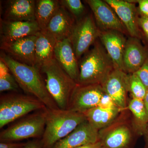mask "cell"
Returning <instances> with one entry per match:
<instances>
[{
	"label": "cell",
	"mask_w": 148,
	"mask_h": 148,
	"mask_svg": "<svg viewBox=\"0 0 148 148\" xmlns=\"http://www.w3.org/2000/svg\"><path fill=\"white\" fill-rule=\"evenodd\" d=\"M0 60L8 66L24 93L36 98L48 109H59L48 91L40 69L20 63L3 52L1 53Z\"/></svg>",
	"instance_id": "obj_1"
},
{
	"label": "cell",
	"mask_w": 148,
	"mask_h": 148,
	"mask_svg": "<svg viewBox=\"0 0 148 148\" xmlns=\"http://www.w3.org/2000/svg\"><path fill=\"white\" fill-rule=\"evenodd\" d=\"M141 136L132 114L127 109L121 112L113 121L99 130L102 148H134Z\"/></svg>",
	"instance_id": "obj_2"
},
{
	"label": "cell",
	"mask_w": 148,
	"mask_h": 148,
	"mask_svg": "<svg viewBox=\"0 0 148 148\" xmlns=\"http://www.w3.org/2000/svg\"><path fill=\"white\" fill-rule=\"evenodd\" d=\"M84 114L69 110L47 109L45 130L41 138L42 148H51L86 121Z\"/></svg>",
	"instance_id": "obj_3"
},
{
	"label": "cell",
	"mask_w": 148,
	"mask_h": 148,
	"mask_svg": "<svg viewBox=\"0 0 148 148\" xmlns=\"http://www.w3.org/2000/svg\"><path fill=\"white\" fill-rule=\"evenodd\" d=\"M77 84H100L113 71V63L105 48L96 42L86 53L79 64Z\"/></svg>",
	"instance_id": "obj_4"
},
{
	"label": "cell",
	"mask_w": 148,
	"mask_h": 148,
	"mask_svg": "<svg viewBox=\"0 0 148 148\" xmlns=\"http://www.w3.org/2000/svg\"><path fill=\"white\" fill-rule=\"evenodd\" d=\"M40 71L46 75L47 88L58 108L68 110L76 82L61 68L54 58L45 62Z\"/></svg>",
	"instance_id": "obj_5"
},
{
	"label": "cell",
	"mask_w": 148,
	"mask_h": 148,
	"mask_svg": "<svg viewBox=\"0 0 148 148\" xmlns=\"http://www.w3.org/2000/svg\"><path fill=\"white\" fill-rule=\"evenodd\" d=\"M47 109L36 98L16 92L1 95L0 128L33 112Z\"/></svg>",
	"instance_id": "obj_6"
},
{
	"label": "cell",
	"mask_w": 148,
	"mask_h": 148,
	"mask_svg": "<svg viewBox=\"0 0 148 148\" xmlns=\"http://www.w3.org/2000/svg\"><path fill=\"white\" fill-rule=\"evenodd\" d=\"M47 108L27 115L0 133L1 142H15L35 138L41 139L45 130Z\"/></svg>",
	"instance_id": "obj_7"
},
{
	"label": "cell",
	"mask_w": 148,
	"mask_h": 148,
	"mask_svg": "<svg viewBox=\"0 0 148 148\" xmlns=\"http://www.w3.org/2000/svg\"><path fill=\"white\" fill-rule=\"evenodd\" d=\"M101 30L91 15L84 16L76 22L69 39L77 60L87 52L90 46L99 38Z\"/></svg>",
	"instance_id": "obj_8"
},
{
	"label": "cell",
	"mask_w": 148,
	"mask_h": 148,
	"mask_svg": "<svg viewBox=\"0 0 148 148\" xmlns=\"http://www.w3.org/2000/svg\"><path fill=\"white\" fill-rule=\"evenodd\" d=\"M100 84H77L70 99L68 110L84 114L97 107L105 94Z\"/></svg>",
	"instance_id": "obj_9"
},
{
	"label": "cell",
	"mask_w": 148,
	"mask_h": 148,
	"mask_svg": "<svg viewBox=\"0 0 148 148\" xmlns=\"http://www.w3.org/2000/svg\"><path fill=\"white\" fill-rule=\"evenodd\" d=\"M85 1L92 10L95 23L101 31L114 30L124 34L127 33L114 11L105 1L86 0Z\"/></svg>",
	"instance_id": "obj_10"
},
{
	"label": "cell",
	"mask_w": 148,
	"mask_h": 148,
	"mask_svg": "<svg viewBox=\"0 0 148 148\" xmlns=\"http://www.w3.org/2000/svg\"><path fill=\"white\" fill-rule=\"evenodd\" d=\"M36 34L9 42H1L0 48L3 52L14 60L35 66Z\"/></svg>",
	"instance_id": "obj_11"
},
{
	"label": "cell",
	"mask_w": 148,
	"mask_h": 148,
	"mask_svg": "<svg viewBox=\"0 0 148 148\" xmlns=\"http://www.w3.org/2000/svg\"><path fill=\"white\" fill-rule=\"evenodd\" d=\"M127 74L123 71L114 69L101 84L105 93L112 99L121 111L127 108Z\"/></svg>",
	"instance_id": "obj_12"
},
{
	"label": "cell",
	"mask_w": 148,
	"mask_h": 148,
	"mask_svg": "<svg viewBox=\"0 0 148 148\" xmlns=\"http://www.w3.org/2000/svg\"><path fill=\"white\" fill-rule=\"evenodd\" d=\"M99 130L87 120L56 143L51 148H75L99 142Z\"/></svg>",
	"instance_id": "obj_13"
},
{
	"label": "cell",
	"mask_w": 148,
	"mask_h": 148,
	"mask_svg": "<svg viewBox=\"0 0 148 148\" xmlns=\"http://www.w3.org/2000/svg\"><path fill=\"white\" fill-rule=\"evenodd\" d=\"M116 14L130 37L141 38L138 22L137 9L130 1L106 0Z\"/></svg>",
	"instance_id": "obj_14"
},
{
	"label": "cell",
	"mask_w": 148,
	"mask_h": 148,
	"mask_svg": "<svg viewBox=\"0 0 148 148\" xmlns=\"http://www.w3.org/2000/svg\"><path fill=\"white\" fill-rule=\"evenodd\" d=\"M54 58L61 68L77 83L79 76V64L69 38L57 41Z\"/></svg>",
	"instance_id": "obj_15"
},
{
	"label": "cell",
	"mask_w": 148,
	"mask_h": 148,
	"mask_svg": "<svg viewBox=\"0 0 148 148\" xmlns=\"http://www.w3.org/2000/svg\"><path fill=\"white\" fill-rule=\"evenodd\" d=\"M99 38L112 61L114 69L123 71V59L127 40L124 34L114 30L101 31Z\"/></svg>",
	"instance_id": "obj_16"
},
{
	"label": "cell",
	"mask_w": 148,
	"mask_h": 148,
	"mask_svg": "<svg viewBox=\"0 0 148 148\" xmlns=\"http://www.w3.org/2000/svg\"><path fill=\"white\" fill-rule=\"evenodd\" d=\"M148 57L147 51L139 38L130 37L125 47L123 71L127 74L135 73L143 66Z\"/></svg>",
	"instance_id": "obj_17"
},
{
	"label": "cell",
	"mask_w": 148,
	"mask_h": 148,
	"mask_svg": "<svg viewBox=\"0 0 148 148\" xmlns=\"http://www.w3.org/2000/svg\"><path fill=\"white\" fill-rule=\"evenodd\" d=\"M40 29L36 21H10L1 19V42L36 34Z\"/></svg>",
	"instance_id": "obj_18"
},
{
	"label": "cell",
	"mask_w": 148,
	"mask_h": 148,
	"mask_svg": "<svg viewBox=\"0 0 148 148\" xmlns=\"http://www.w3.org/2000/svg\"><path fill=\"white\" fill-rule=\"evenodd\" d=\"M36 2L34 0L8 1L3 19L10 21H35Z\"/></svg>",
	"instance_id": "obj_19"
},
{
	"label": "cell",
	"mask_w": 148,
	"mask_h": 148,
	"mask_svg": "<svg viewBox=\"0 0 148 148\" xmlns=\"http://www.w3.org/2000/svg\"><path fill=\"white\" fill-rule=\"evenodd\" d=\"M75 24L73 16L61 5L45 30L57 41L69 38Z\"/></svg>",
	"instance_id": "obj_20"
},
{
	"label": "cell",
	"mask_w": 148,
	"mask_h": 148,
	"mask_svg": "<svg viewBox=\"0 0 148 148\" xmlns=\"http://www.w3.org/2000/svg\"><path fill=\"white\" fill-rule=\"evenodd\" d=\"M36 36L35 66L40 70L45 62L54 58V49L58 41L46 30L40 31Z\"/></svg>",
	"instance_id": "obj_21"
},
{
	"label": "cell",
	"mask_w": 148,
	"mask_h": 148,
	"mask_svg": "<svg viewBox=\"0 0 148 148\" xmlns=\"http://www.w3.org/2000/svg\"><path fill=\"white\" fill-rule=\"evenodd\" d=\"M121 111L118 108L106 109L97 106L86 111L84 114L89 123L99 130L113 121Z\"/></svg>",
	"instance_id": "obj_22"
},
{
	"label": "cell",
	"mask_w": 148,
	"mask_h": 148,
	"mask_svg": "<svg viewBox=\"0 0 148 148\" xmlns=\"http://www.w3.org/2000/svg\"><path fill=\"white\" fill-rule=\"evenodd\" d=\"M61 6L57 0L36 1L35 18L40 31H45L51 18Z\"/></svg>",
	"instance_id": "obj_23"
},
{
	"label": "cell",
	"mask_w": 148,
	"mask_h": 148,
	"mask_svg": "<svg viewBox=\"0 0 148 148\" xmlns=\"http://www.w3.org/2000/svg\"><path fill=\"white\" fill-rule=\"evenodd\" d=\"M125 109L132 114L135 126L140 135H144L148 125V116L143 100L132 98Z\"/></svg>",
	"instance_id": "obj_24"
},
{
	"label": "cell",
	"mask_w": 148,
	"mask_h": 148,
	"mask_svg": "<svg viewBox=\"0 0 148 148\" xmlns=\"http://www.w3.org/2000/svg\"><path fill=\"white\" fill-rule=\"evenodd\" d=\"M127 87L132 98L144 100L147 89L135 73L127 74Z\"/></svg>",
	"instance_id": "obj_25"
},
{
	"label": "cell",
	"mask_w": 148,
	"mask_h": 148,
	"mask_svg": "<svg viewBox=\"0 0 148 148\" xmlns=\"http://www.w3.org/2000/svg\"><path fill=\"white\" fill-rule=\"evenodd\" d=\"M59 1L74 18H79L84 13L85 8L80 0H61Z\"/></svg>",
	"instance_id": "obj_26"
},
{
	"label": "cell",
	"mask_w": 148,
	"mask_h": 148,
	"mask_svg": "<svg viewBox=\"0 0 148 148\" xmlns=\"http://www.w3.org/2000/svg\"><path fill=\"white\" fill-rule=\"evenodd\" d=\"M16 79L11 73L0 77V92L11 91L18 92L20 89Z\"/></svg>",
	"instance_id": "obj_27"
},
{
	"label": "cell",
	"mask_w": 148,
	"mask_h": 148,
	"mask_svg": "<svg viewBox=\"0 0 148 148\" xmlns=\"http://www.w3.org/2000/svg\"><path fill=\"white\" fill-rule=\"evenodd\" d=\"M135 73L139 78L147 89H148V57L145 63Z\"/></svg>",
	"instance_id": "obj_28"
},
{
	"label": "cell",
	"mask_w": 148,
	"mask_h": 148,
	"mask_svg": "<svg viewBox=\"0 0 148 148\" xmlns=\"http://www.w3.org/2000/svg\"><path fill=\"white\" fill-rule=\"evenodd\" d=\"M98 107L103 109H110L118 108L112 98L105 93L99 102Z\"/></svg>",
	"instance_id": "obj_29"
},
{
	"label": "cell",
	"mask_w": 148,
	"mask_h": 148,
	"mask_svg": "<svg viewBox=\"0 0 148 148\" xmlns=\"http://www.w3.org/2000/svg\"><path fill=\"white\" fill-rule=\"evenodd\" d=\"M138 3V11L141 16L148 17V0L136 1Z\"/></svg>",
	"instance_id": "obj_30"
},
{
	"label": "cell",
	"mask_w": 148,
	"mask_h": 148,
	"mask_svg": "<svg viewBox=\"0 0 148 148\" xmlns=\"http://www.w3.org/2000/svg\"><path fill=\"white\" fill-rule=\"evenodd\" d=\"M138 22L139 27L143 30L148 41V17H138Z\"/></svg>",
	"instance_id": "obj_31"
},
{
	"label": "cell",
	"mask_w": 148,
	"mask_h": 148,
	"mask_svg": "<svg viewBox=\"0 0 148 148\" xmlns=\"http://www.w3.org/2000/svg\"><path fill=\"white\" fill-rule=\"evenodd\" d=\"M27 143L1 142L0 148H25Z\"/></svg>",
	"instance_id": "obj_32"
},
{
	"label": "cell",
	"mask_w": 148,
	"mask_h": 148,
	"mask_svg": "<svg viewBox=\"0 0 148 148\" xmlns=\"http://www.w3.org/2000/svg\"><path fill=\"white\" fill-rule=\"evenodd\" d=\"M25 148H42L41 139H36L27 143Z\"/></svg>",
	"instance_id": "obj_33"
},
{
	"label": "cell",
	"mask_w": 148,
	"mask_h": 148,
	"mask_svg": "<svg viewBox=\"0 0 148 148\" xmlns=\"http://www.w3.org/2000/svg\"><path fill=\"white\" fill-rule=\"evenodd\" d=\"M11 73L8 66L1 60H0V77L6 75Z\"/></svg>",
	"instance_id": "obj_34"
},
{
	"label": "cell",
	"mask_w": 148,
	"mask_h": 148,
	"mask_svg": "<svg viewBox=\"0 0 148 148\" xmlns=\"http://www.w3.org/2000/svg\"><path fill=\"white\" fill-rule=\"evenodd\" d=\"M75 148H102V147L100 142H98L92 144L84 145Z\"/></svg>",
	"instance_id": "obj_35"
},
{
	"label": "cell",
	"mask_w": 148,
	"mask_h": 148,
	"mask_svg": "<svg viewBox=\"0 0 148 148\" xmlns=\"http://www.w3.org/2000/svg\"><path fill=\"white\" fill-rule=\"evenodd\" d=\"M143 102H144V104H145L146 108H147L148 107V89H147V92H146L145 98L143 100Z\"/></svg>",
	"instance_id": "obj_36"
},
{
	"label": "cell",
	"mask_w": 148,
	"mask_h": 148,
	"mask_svg": "<svg viewBox=\"0 0 148 148\" xmlns=\"http://www.w3.org/2000/svg\"><path fill=\"white\" fill-rule=\"evenodd\" d=\"M145 136V138L146 146H147V148H148V125L147 127V130H146L145 132L144 135Z\"/></svg>",
	"instance_id": "obj_37"
},
{
	"label": "cell",
	"mask_w": 148,
	"mask_h": 148,
	"mask_svg": "<svg viewBox=\"0 0 148 148\" xmlns=\"http://www.w3.org/2000/svg\"><path fill=\"white\" fill-rule=\"evenodd\" d=\"M146 110H147V113L148 116V107L147 108H146Z\"/></svg>",
	"instance_id": "obj_38"
}]
</instances>
